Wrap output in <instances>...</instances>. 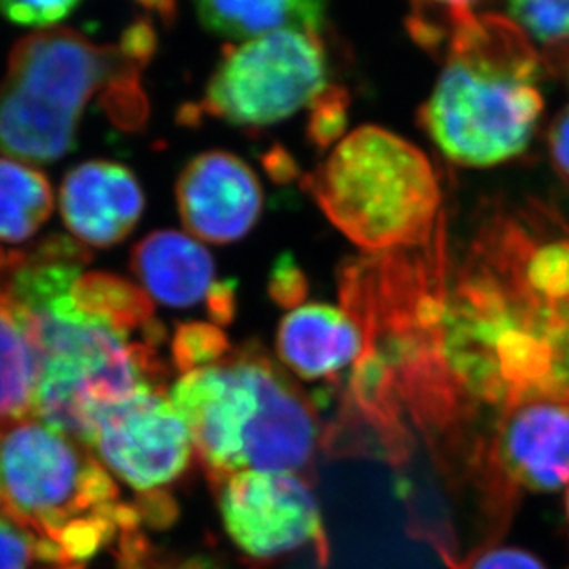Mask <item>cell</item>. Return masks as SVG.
Here are the masks:
<instances>
[{"label":"cell","mask_w":569,"mask_h":569,"mask_svg":"<svg viewBox=\"0 0 569 569\" xmlns=\"http://www.w3.org/2000/svg\"><path fill=\"white\" fill-rule=\"evenodd\" d=\"M88 261L82 244L52 237L0 281L38 357L33 415L86 448L102 412L139 392H159L164 376L158 345L132 339L78 307L72 284Z\"/></svg>","instance_id":"1"},{"label":"cell","mask_w":569,"mask_h":569,"mask_svg":"<svg viewBox=\"0 0 569 569\" xmlns=\"http://www.w3.org/2000/svg\"><path fill=\"white\" fill-rule=\"evenodd\" d=\"M448 63L418 111L429 138L462 167H493L520 156L543 111L540 58L526 32L505 17L460 19Z\"/></svg>","instance_id":"2"},{"label":"cell","mask_w":569,"mask_h":569,"mask_svg":"<svg viewBox=\"0 0 569 569\" xmlns=\"http://www.w3.org/2000/svg\"><path fill=\"white\" fill-rule=\"evenodd\" d=\"M214 485L239 471H300L311 465L317 409L258 345L183 373L170 390Z\"/></svg>","instance_id":"3"},{"label":"cell","mask_w":569,"mask_h":569,"mask_svg":"<svg viewBox=\"0 0 569 569\" xmlns=\"http://www.w3.org/2000/svg\"><path fill=\"white\" fill-rule=\"evenodd\" d=\"M152 28L136 22L117 47L69 28L41 30L13 47L0 83V152L54 163L77 147L78 124L94 94L138 91L153 52Z\"/></svg>","instance_id":"4"},{"label":"cell","mask_w":569,"mask_h":569,"mask_svg":"<svg viewBox=\"0 0 569 569\" xmlns=\"http://www.w3.org/2000/svg\"><path fill=\"white\" fill-rule=\"evenodd\" d=\"M329 222L367 252L423 247L442 226V191L426 153L398 133L361 127L306 176Z\"/></svg>","instance_id":"5"},{"label":"cell","mask_w":569,"mask_h":569,"mask_svg":"<svg viewBox=\"0 0 569 569\" xmlns=\"http://www.w3.org/2000/svg\"><path fill=\"white\" fill-rule=\"evenodd\" d=\"M0 498L54 543L67 566L82 565L141 523L89 448L33 418L4 427Z\"/></svg>","instance_id":"6"},{"label":"cell","mask_w":569,"mask_h":569,"mask_svg":"<svg viewBox=\"0 0 569 569\" xmlns=\"http://www.w3.org/2000/svg\"><path fill=\"white\" fill-rule=\"evenodd\" d=\"M328 56L317 32L280 30L222 54L191 121L206 116L239 128L274 127L328 91Z\"/></svg>","instance_id":"7"},{"label":"cell","mask_w":569,"mask_h":569,"mask_svg":"<svg viewBox=\"0 0 569 569\" xmlns=\"http://www.w3.org/2000/svg\"><path fill=\"white\" fill-rule=\"evenodd\" d=\"M226 532L253 560H276L315 549L318 565L329 562V543L317 498L289 471L247 470L217 482Z\"/></svg>","instance_id":"8"},{"label":"cell","mask_w":569,"mask_h":569,"mask_svg":"<svg viewBox=\"0 0 569 569\" xmlns=\"http://www.w3.org/2000/svg\"><path fill=\"white\" fill-rule=\"evenodd\" d=\"M89 448L128 487L150 493L183 476L192 440L172 403L147 390L102 412Z\"/></svg>","instance_id":"9"},{"label":"cell","mask_w":569,"mask_h":569,"mask_svg":"<svg viewBox=\"0 0 569 569\" xmlns=\"http://www.w3.org/2000/svg\"><path fill=\"white\" fill-rule=\"evenodd\" d=\"M488 479L510 505L518 490L555 492L569 482V406L531 401L505 415L488 448Z\"/></svg>","instance_id":"10"},{"label":"cell","mask_w":569,"mask_h":569,"mask_svg":"<svg viewBox=\"0 0 569 569\" xmlns=\"http://www.w3.org/2000/svg\"><path fill=\"white\" fill-rule=\"evenodd\" d=\"M263 187L236 153L209 150L189 161L176 183L180 219L192 236L213 244L241 241L263 211Z\"/></svg>","instance_id":"11"},{"label":"cell","mask_w":569,"mask_h":569,"mask_svg":"<svg viewBox=\"0 0 569 569\" xmlns=\"http://www.w3.org/2000/svg\"><path fill=\"white\" fill-rule=\"evenodd\" d=\"M60 209L78 241L110 248L124 241L138 226L144 192L124 164L93 159L67 172L61 181Z\"/></svg>","instance_id":"12"},{"label":"cell","mask_w":569,"mask_h":569,"mask_svg":"<svg viewBox=\"0 0 569 569\" xmlns=\"http://www.w3.org/2000/svg\"><path fill=\"white\" fill-rule=\"evenodd\" d=\"M276 348L281 361L301 378L333 379L359 361L365 340L345 309L307 303L281 320Z\"/></svg>","instance_id":"13"},{"label":"cell","mask_w":569,"mask_h":569,"mask_svg":"<svg viewBox=\"0 0 569 569\" xmlns=\"http://www.w3.org/2000/svg\"><path fill=\"white\" fill-rule=\"evenodd\" d=\"M132 270L150 298L176 309L208 307L220 283L211 253L180 231L148 233L132 250Z\"/></svg>","instance_id":"14"},{"label":"cell","mask_w":569,"mask_h":569,"mask_svg":"<svg viewBox=\"0 0 569 569\" xmlns=\"http://www.w3.org/2000/svg\"><path fill=\"white\" fill-rule=\"evenodd\" d=\"M209 32L222 38H258L280 30L317 32L326 22L328 0H192Z\"/></svg>","instance_id":"15"},{"label":"cell","mask_w":569,"mask_h":569,"mask_svg":"<svg viewBox=\"0 0 569 569\" xmlns=\"http://www.w3.org/2000/svg\"><path fill=\"white\" fill-rule=\"evenodd\" d=\"M54 209L47 176L16 159L0 158V253H24Z\"/></svg>","instance_id":"16"},{"label":"cell","mask_w":569,"mask_h":569,"mask_svg":"<svg viewBox=\"0 0 569 569\" xmlns=\"http://www.w3.org/2000/svg\"><path fill=\"white\" fill-rule=\"evenodd\" d=\"M72 298L80 309L110 322L122 333H139L156 345L164 340V328L153 318L152 298L121 276L82 272L72 284Z\"/></svg>","instance_id":"17"},{"label":"cell","mask_w":569,"mask_h":569,"mask_svg":"<svg viewBox=\"0 0 569 569\" xmlns=\"http://www.w3.org/2000/svg\"><path fill=\"white\" fill-rule=\"evenodd\" d=\"M38 357L27 326L0 289V427L33 417Z\"/></svg>","instance_id":"18"},{"label":"cell","mask_w":569,"mask_h":569,"mask_svg":"<svg viewBox=\"0 0 569 569\" xmlns=\"http://www.w3.org/2000/svg\"><path fill=\"white\" fill-rule=\"evenodd\" d=\"M33 562L52 568L67 566L54 543L39 537L0 498V569H30Z\"/></svg>","instance_id":"19"},{"label":"cell","mask_w":569,"mask_h":569,"mask_svg":"<svg viewBox=\"0 0 569 569\" xmlns=\"http://www.w3.org/2000/svg\"><path fill=\"white\" fill-rule=\"evenodd\" d=\"M172 361L180 372L189 373L224 359L230 340L224 331L206 322H186L176 328L170 342Z\"/></svg>","instance_id":"20"},{"label":"cell","mask_w":569,"mask_h":569,"mask_svg":"<svg viewBox=\"0 0 569 569\" xmlns=\"http://www.w3.org/2000/svg\"><path fill=\"white\" fill-rule=\"evenodd\" d=\"M507 8L523 32L543 43L569 39V0H507Z\"/></svg>","instance_id":"21"},{"label":"cell","mask_w":569,"mask_h":569,"mask_svg":"<svg viewBox=\"0 0 569 569\" xmlns=\"http://www.w3.org/2000/svg\"><path fill=\"white\" fill-rule=\"evenodd\" d=\"M415 17L411 19V33L418 43L427 49H437L448 39L455 22L473 13V4L479 0H411Z\"/></svg>","instance_id":"22"},{"label":"cell","mask_w":569,"mask_h":569,"mask_svg":"<svg viewBox=\"0 0 569 569\" xmlns=\"http://www.w3.org/2000/svg\"><path fill=\"white\" fill-rule=\"evenodd\" d=\"M348 97L339 88L329 86L328 91L311 106V119L307 136L320 148L333 144L346 128Z\"/></svg>","instance_id":"23"},{"label":"cell","mask_w":569,"mask_h":569,"mask_svg":"<svg viewBox=\"0 0 569 569\" xmlns=\"http://www.w3.org/2000/svg\"><path fill=\"white\" fill-rule=\"evenodd\" d=\"M80 0H0V13L21 27H52L71 16Z\"/></svg>","instance_id":"24"},{"label":"cell","mask_w":569,"mask_h":569,"mask_svg":"<svg viewBox=\"0 0 569 569\" xmlns=\"http://www.w3.org/2000/svg\"><path fill=\"white\" fill-rule=\"evenodd\" d=\"M309 292V281H307L303 270L290 252L281 253L276 259L272 269H270L269 295L276 306L284 309H295L300 307L301 301L306 300Z\"/></svg>","instance_id":"25"},{"label":"cell","mask_w":569,"mask_h":569,"mask_svg":"<svg viewBox=\"0 0 569 569\" xmlns=\"http://www.w3.org/2000/svg\"><path fill=\"white\" fill-rule=\"evenodd\" d=\"M470 569H548L535 555L520 548L490 549Z\"/></svg>","instance_id":"26"},{"label":"cell","mask_w":569,"mask_h":569,"mask_svg":"<svg viewBox=\"0 0 569 569\" xmlns=\"http://www.w3.org/2000/svg\"><path fill=\"white\" fill-rule=\"evenodd\" d=\"M549 153L555 170L569 186V108L555 119L549 130Z\"/></svg>","instance_id":"27"},{"label":"cell","mask_w":569,"mask_h":569,"mask_svg":"<svg viewBox=\"0 0 569 569\" xmlns=\"http://www.w3.org/2000/svg\"><path fill=\"white\" fill-rule=\"evenodd\" d=\"M208 312L220 326L230 323L237 312V281L220 280L208 301Z\"/></svg>","instance_id":"28"},{"label":"cell","mask_w":569,"mask_h":569,"mask_svg":"<svg viewBox=\"0 0 569 569\" xmlns=\"http://www.w3.org/2000/svg\"><path fill=\"white\" fill-rule=\"evenodd\" d=\"M144 569H220L214 565L213 560L206 559V557H191V559L178 560V562H161V560L152 555V559L148 562Z\"/></svg>","instance_id":"29"},{"label":"cell","mask_w":569,"mask_h":569,"mask_svg":"<svg viewBox=\"0 0 569 569\" xmlns=\"http://www.w3.org/2000/svg\"><path fill=\"white\" fill-rule=\"evenodd\" d=\"M551 49L553 52H549V66L557 67L560 74L569 82V39L551 43Z\"/></svg>","instance_id":"30"},{"label":"cell","mask_w":569,"mask_h":569,"mask_svg":"<svg viewBox=\"0 0 569 569\" xmlns=\"http://www.w3.org/2000/svg\"><path fill=\"white\" fill-rule=\"evenodd\" d=\"M566 518H568V526H569V490H568V496H566Z\"/></svg>","instance_id":"31"}]
</instances>
